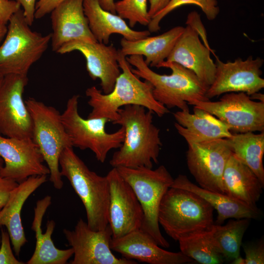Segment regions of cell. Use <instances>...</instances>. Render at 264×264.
<instances>
[{
  "mask_svg": "<svg viewBox=\"0 0 264 264\" xmlns=\"http://www.w3.org/2000/svg\"><path fill=\"white\" fill-rule=\"evenodd\" d=\"M180 252L201 264H221L225 261L214 245L211 229L182 238L178 241Z\"/></svg>",
  "mask_w": 264,
  "mask_h": 264,
  "instance_id": "f546056e",
  "label": "cell"
},
{
  "mask_svg": "<svg viewBox=\"0 0 264 264\" xmlns=\"http://www.w3.org/2000/svg\"><path fill=\"white\" fill-rule=\"evenodd\" d=\"M188 168L199 186L224 193V170L232 153L226 138H219L188 145Z\"/></svg>",
  "mask_w": 264,
  "mask_h": 264,
  "instance_id": "7c38bea8",
  "label": "cell"
},
{
  "mask_svg": "<svg viewBox=\"0 0 264 264\" xmlns=\"http://www.w3.org/2000/svg\"><path fill=\"white\" fill-rule=\"evenodd\" d=\"M232 264H245L244 259L240 256L231 261Z\"/></svg>",
  "mask_w": 264,
  "mask_h": 264,
  "instance_id": "7bdbcfd3",
  "label": "cell"
},
{
  "mask_svg": "<svg viewBox=\"0 0 264 264\" xmlns=\"http://www.w3.org/2000/svg\"><path fill=\"white\" fill-rule=\"evenodd\" d=\"M245 253V264H264V242L261 239L255 242H246L242 244Z\"/></svg>",
  "mask_w": 264,
  "mask_h": 264,
  "instance_id": "d6a6232c",
  "label": "cell"
},
{
  "mask_svg": "<svg viewBox=\"0 0 264 264\" xmlns=\"http://www.w3.org/2000/svg\"><path fill=\"white\" fill-rule=\"evenodd\" d=\"M184 29V27L176 26L161 35L135 41L122 38L120 50L126 57L134 55L144 56V62L148 66L158 68L167 59Z\"/></svg>",
  "mask_w": 264,
  "mask_h": 264,
  "instance_id": "4316f807",
  "label": "cell"
},
{
  "mask_svg": "<svg viewBox=\"0 0 264 264\" xmlns=\"http://www.w3.org/2000/svg\"><path fill=\"white\" fill-rule=\"evenodd\" d=\"M118 62L122 70L112 90L104 94L95 86L87 89L88 104L92 108L88 118H106L112 123L118 117V110L130 105H139L152 111L158 117L169 113V109L155 100L150 82L135 75L126 57L118 50Z\"/></svg>",
  "mask_w": 264,
  "mask_h": 264,
  "instance_id": "7a4b0ae2",
  "label": "cell"
},
{
  "mask_svg": "<svg viewBox=\"0 0 264 264\" xmlns=\"http://www.w3.org/2000/svg\"><path fill=\"white\" fill-rule=\"evenodd\" d=\"M3 166V160L1 158V157L0 156V174L1 170V169Z\"/></svg>",
  "mask_w": 264,
  "mask_h": 264,
  "instance_id": "ee69618b",
  "label": "cell"
},
{
  "mask_svg": "<svg viewBox=\"0 0 264 264\" xmlns=\"http://www.w3.org/2000/svg\"><path fill=\"white\" fill-rule=\"evenodd\" d=\"M7 30V24L0 22V45L2 42L6 34Z\"/></svg>",
  "mask_w": 264,
  "mask_h": 264,
  "instance_id": "60d3db41",
  "label": "cell"
},
{
  "mask_svg": "<svg viewBox=\"0 0 264 264\" xmlns=\"http://www.w3.org/2000/svg\"><path fill=\"white\" fill-rule=\"evenodd\" d=\"M33 123L32 139L49 170V180L58 190L63 188L59 158L63 151L72 147L61 114L52 106L29 97L25 101Z\"/></svg>",
  "mask_w": 264,
  "mask_h": 264,
  "instance_id": "ba28073f",
  "label": "cell"
},
{
  "mask_svg": "<svg viewBox=\"0 0 264 264\" xmlns=\"http://www.w3.org/2000/svg\"><path fill=\"white\" fill-rule=\"evenodd\" d=\"M118 117L112 122L122 127L124 140L110 161L112 167L153 168L158 162L161 147L160 129L153 123L154 113L139 105L120 108Z\"/></svg>",
  "mask_w": 264,
  "mask_h": 264,
  "instance_id": "6da1fadb",
  "label": "cell"
},
{
  "mask_svg": "<svg viewBox=\"0 0 264 264\" xmlns=\"http://www.w3.org/2000/svg\"><path fill=\"white\" fill-rule=\"evenodd\" d=\"M65 0H38L36 4L35 19H40L43 18Z\"/></svg>",
  "mask_w": 264,
  "mask_h": 264,
  "instance_id": "d590c367",
  "label": "cell"
},
{
  "mask_svg": "<svg viewBox=\"0 0 264 264\" xmlns=\"http://www.w3.org/2000/svg\"><path fill=\"white\" fill-rule=\"evenodd\" d=\"M110 247L125 259L150 264H184L194 261L180 251L173 252L162 249L140 229L118 238H112Z\"/></svg>",
  "mask_w": 264,
  "mask_h": 264,
  "instance_id": "ffe728a7",
  "label": "cell"
},
{
  "mask_svg": "<svg viewBox=\"0 0 264 264\" xmlns=\"http://www.w3.org/2000/svg\"><path fill=\"white\" fill-rule=\"evenodd\" d=\"M174 126L187 144L230 137L232 133L227 126L214 115L194 107V113L180 110L173 113Z\"/></svg>",
  "mask_w": 264,
  "mask_h": 264,
  "instance_id": "7402d4cb",
  "label": "cell"
},
{
  "mask_svg": "<svg viewBox=\"0 0 264 264\" xmlns=\"http://www.w3.org/2000/svg\"><path fill=\"white\" fill-rule=\"evenodd\" d=\"M52 50L57 52L73 41L97 42L89 27L84 11L83 0H66L51 13Z\"/></svg>",
  "mask_w": 264,
  "mask_h": 264,
  "instance_id": "d6986e66",
  "label": "cell"
},
{
  "mask_svg": "<svg viewBox=\"0 0 264 264\" xmlns=\"http://www.w3.org/2000/svg\"><path fill=\"white\" fill-rule=\"evenodd\" d=\"M1 209V208H0V212ZM0 241H1V236H0Z\"/></svg>",
  "mask_w": 264,
  "mask_h": 264,
  "instance_id": "bcb514c9",
  "label": "cell"
},
{
  "mask_svg": "<svg viewBox=\"0 0 264 264\" xmlns=\"http://www.w3.org/2000/svg\"><path fill=\"white\" fill-rule=\"evenodd\" d=\"M83 7L90 31L99 43L108 44L113 34L121 35L129 41L143 39L151 34L148 30L132 29L118 15L103 9L99 0H83Z\"/></svg>",
  "mask_w": 264,
  "mask_h": 264,
  "instance_id": "d4e9b609",
  "label": "cell"
},
{
  "mask_svg": "<svg viewBox=\"0 0 264 264\" xmlns=\"http://www.w3.org/2000/svg\"><path fill=\"white\" fill-rule=\"evenodd\" d=\"M0 244V264H24L15 257L11 246V240L7 230L1 229Z\"/></svg>",
  "mask_w": 264,
  "mask_h": 264,
  "instance_id": "836d02e7",
  "label": "cell"
},
{
  "mask_svg": "<svg viewBox=\"0 0 264 264\" xmlns=\"http://www.w3.org/2000/svg\"><path fill=\"white\" fill-rule=\"evenodd\" d=\"M187 4H194L200 7L206 18L210 21L215 19L220 11L217 0H171L164 9L151 18L147 25L148 30L150 33L159 30L160 22L167 15L175 9Z\"/></svg>",
  "mask_w": 264,
  "mask_h": 264,
  "instance_id": "4dcf8cb0",
  "label": "cell"
},
{
  "mask_svg": "<svg viewBox=\"0 0 264 264\" xmlns=\"http://www.w3.org/2000/svg\"><path fill=\"white\" fill-rule=\"evenodd\" d=\"M216 58L215 79L206 93L209 100L229 92H242L250 96L264 88L261 69L264 61L261 57L249 56L244 60L238 58L226 63Z\"/></svg>",
  "mask_w": 264,
  "mask_h": 264,
  "instance_id": "5bb4252c",
  "label": "cell"
},
{
  "mask_svg": "<svg viewBox=\"0 0 264 264\" xmlns=\"http://www.w3.org/2000/svg\"><path fill=\"white\" fill-rule=\"evenodd\" d=\"M214 208L204 198L189 191L171 187L160 202L158 220L173 240L211 229Z\"/></svg>",
  "mask_w": 264,
  "mask_h": 264,
  "instance_id": "5b68a950",
  "label": "cell"
},
{
  "mask_svg": "<svg viewBox=\"0 0 264 264\" xmlns=\"http://www.w3.org/2000/svg\"><path fill=\"white\" fill-rule=\"evenodd\" d=\"M74 51L80 52L84 56L89 76L94 81L100 80L103 93H110L121 73L118 50L112 44L73 41L63 45L57 53L64 54Z\"/></svg>",
  "mask_w": 264,
  "mask_h": 264,
  "instance_id": "ac0fdd59",
  "label": "cell"
},
{
  "mask_svg": "<svg viewBox=\"0 0 264 264\" xmlns=\"http://www.w3.org/2000/svg\"><path fill=\"white\" fill-rule=\"evenodd\" d=\"M18 184L14 180L0 176V208L5 205L11 192Z\"/></svg>",
  "mask_w": 264,
  "mask_h": 264,
  "instance_id": "8d00e7d4",
  "label": "cell"
},
{
  "mask_svg": "<svg viewBox=\"0 0 264 264\" xmlns=\"http://www.w3.org/2000/svg\"><path fill=\"white\" fill-rule=\"evenodd\" d=\"M22 7L27 23L31 26L35 20V7L37 0H15Z\"/></svg>",
  "mask_w": 264,
  "mask_h": 264,
  "instance_id": "74e56055",
  "label": "cell"
},
{
  "mask_svg": "<svg viewBox=\"0 0 264 264\" xmlns=\"http://www.w3.org/2000/svg\"><path fill=\"white\" fill-rule=\"evenodd\" d=\"M0 176L20 183L34 176L49 175L47 166L32 138L8 137L0 133Z\"/></svg>",
  "mask_w": 264,
  "mask_h": 264,
  "instance_id": "e0dca14e",
  "label": "cell"
},
{
  "mask_svg": "<svg viewBox=\"0 0 264 264\" xmlns=\"http://www.w3.org/2000/svg\"><path fill=\"white\" fill-rule=\"evenodd\" d=\"M116 14L129 21V26L133 27L137 23L147 26L151 18L148 14L147 0H121L115 2Z\"/></svg>",
  "mask_w": 264,
  "mask_h": 264,
  "instance_id": "1f68e13d",
  "label": "cell"
},
{
  "mask_svg": "<svg viewBox=\"0 0 264 264\" xmlns=\"http://www.w3.org/2000/svg\"><path fill=\"white\" fill-rule=\"evenodd\" d=\"M46 180V175L34 176L19 183L0 210V227H6L16 256H19L21 248L27 242L21 218L23 205L28 197Z\"/></svg>",
  "mask_w": 264,
  "mask_h": 264,
  "instance_id": "44dd1931",
  "label": "cell"
},
{
  "mask_svg": "<svg viewBox=\"0 0 264 264\" xmlns=\"http://www.w3.org/2000/svg\"><path fill=\"white\" fill-rule=\"evenodd\" d=\"M64 234L73 251L70 264H136L135 260L116 257L110 243L112 230L109 224L103 230L91 229L80 219L73 230L64 229Z\"/></svg>",
  "mask_w": 264,
  "mask_h": 264,
  "instance_id": "9a60e30c",
  "label": "cell"
},
{
  "mask_svg": "<svg viewBox=\"0 0 264 264\" xmlns=\"http://www.w3.org/2000/svg\"><path fill=\"white\" fill-rule=\"evenodd\" d=\"M51 203V197L46 196L36 203L31 228L35 233L34 251L27 264H66L73 255L71 248L60 249L54 244L51 236L55 227L53 220H48L43 233L42 223L45 213Z\"/></svg>",
  "mask_w": 264,
  "mask_h": 264,
  "instance_id": "cb8c5ba5",
  "label": "cell"
},
{
  "mask_svg": "<svg viewBox=\"0 0 264 264\" xmlns=\"http://www.w3.org/2000/svg\"><path fill=\"white\" fill-rule=\"evenodd\" d=\"M186 24L165 61L176 63L192 71L208 88L214 80L216 67L210 56V48L203 44L199 37L208 44L200 15L196 11L190 12Z\"/></svg>",
  "mask_w": 264,
  "mask_h": 264,
  "instance_id": "30bf717a",
  "label": "cell"
},
{
  "mask_svg": "<svg viewBox=\"0 0 264 264\" xmlns=\"http://www.w3.org/2000/svg\"><path fill=\"white\" fill-rule=\"evenodd\" d=\"M101 7L111 13L116 14L114 0H99Z\"/></svg>",
  "mask_w": 264,
  "mask_h": 264,
  "instance_id": "ab89813d",
  "label": "cell"
},
{
  "mask_svg": "<svg viewBox=\"0 0 264 264\" xmlns=\"http://www.w3.org/2000/svg\"><path fill=\"white\" fill-rule=\"evenodd\" d=\"M4 76V75L0 73V86L2 83Z\"/></svg>",
  "mask_w": 264,
  "mask_h": 264,
  "instance_id": "f6af8a7d",
  "label": "cell"
},
{
  "mask_svg": "<svg viewBox=\"0 0 264 264\" xmlns=\"http://www.w3.org/2000/svg\"><path fill=\"white\" fill-rule=\"evenodd\" d=\"M250 221L247 218L231 219L224 225H213L212 242L225 261H232L240 256L242 238Z\"/></svg>",
  "mask_w": 264,
  "mask_h": 264,
  "instance_id": "f1b7e54d",
  "label": "cell"
},
{
  "mask_svg": "<svg viewBox=\"0 0 264 264\" xmlns=\"http://www.w3.org/2000/svg\"><path fill=\"white\" fill-rule=\"evenodd\" d=\"M171 0H149L150 6L148 14L152 18L155 14L164 9Z\"/></svg>",
  "mask_w": 264,
  "mask_h": 264,
  "instance_id": "f35d334b",
  "label": "cell"
},
{
  "mask_svg": "<svg viewBox=\"0 0 264 264\" xmlns=\"http://www.w3.org/2000/svg\"><path fill=\"white\" fill-rule=\"evenodd\" d=\"M193 106L214 115L231 133L264 132V102L253 100L244 92L226 93L217 101H201Z\"/></svg>",
  "mask_w": 264,
  "mask_h": 264,
  "instance_id": "8fae6325",
  "label": "cell"
},
{
  "mask_svg": "<svg viewBox=\"0 0 264 264\" xmlns=\"http://www.w3.org/2000/svg\"><path fill=\"white\" fill-rule=\"evenodd\" d=\"M226 139L232 154L249 168L264 185V132L232 133Z\"/></svg>",
  "mask_w": 264,
  "mask_h": 264,
  "instance_id": "83f0119b",
  "label": "cell"
},
{
  "mask_svg": "<svg viewBox=\"0 0 264 264\" xmlns=\"http://www.w3.org/2000/svg\"><path fill=\"white\" fill-rule=\"evenodd\" d=\"M116 168L131 185L141 205L143 218L140 229L160 247H169V243L160 232L158 220L160 202L174 179L168 170L163 165L154 170L146 167Z\"/></svg>",
  "mask_w": 264,
  "mask_h": 264,
  "instance_id": "52a82bcc",
  "label": "cell"
},
{
  "mask_svg": "<svg viewBox=\"0 0 264 264\" xmlns=\"http://www.w3.org/2000/svg\"><path fill=\"white\" fill-rule=\"evenodd\" d=\"M126 60L135 67L131 68L135 75L151 83L154 98L168 109L176 107L189 110L188 105L209 100L206 96L208 88L192 71L176 63L162 62L158 68H169L172 71L163 75L152 70L141 55H131Z\"/></svg>",
  "mask_w": 264,
  "mask_h": 264,
  "instance_id": "3957f363",
  "label": "cell"
},
{
  "mask_svg": "<svg viewBox=\"0 0 264 264\" xmlns=\"http://www.w3.org/2000/svg\"><path fill=\"white\" fill-rule=\"evenodd\" d=\"M106 176L110 187L109 224L112 238L116 239L140 229L143 212L133 190L116 168Z\"/></svg>",
  "mask_w": 264,
  "mask_h": 264,
  "instance_id": "2e32d148",
  "label": "cell"
},
{
  "mask_svg": "<svg viewBox=\"0 0 264 264\" xmlns=\"http://www.w3.org/2000/svg\"><path fill=\"white\" fill-rule=\"evenodd\" d=\"M27 75H5L0 86V133L8 137L32 138L33 123L23 99Z\"/></svg>",
  "mask_w": 264,
  "mask_h": 264,
  "instance_id": "4fadbf2b",
  "label": "cell"
},
{
  "mask_svg": "<svg viewBox=\"0 0 264 264\" xmlns=\"http://www.w3.org/2000/svg\"><path fill=\"white\" fill-rule=\"evenodd\" d=\"M21 8L10 19L6 34L0 45V73L27 75L31 66L47 50L51 33L33 31Z\"/></svg>",
  "mask_w": 264,
  "mask_h": 264,
  "instance_id": "8992f818",
  "label": "cell"
},
{
  "mask_svg": "<svg viewBox=\"0 0 264 264\" xmlns=\"http://www.w3.org/2000/svg\"><path fill=\"white\" fill-rule=\"evenodd\" d=\"M79 97V95H74L68 100L65 110L61 114L62 123L73 147L89 149L98 161L104 163L111 150L121 147L124 129L121 127L109 133L106 131V124L110 122L108 119L83 118L78 111Z\"/></svg>",
  "mask_w": 264,
  "mask_h": 264,
  "instance_id": "9c48e42d",
  "label": "cell"
},
{
  "mask_svg": "<svg viewBox=\"0 0 264 264\" xmlns=\"http://www.w3.org/2000/svg\"><path fill=\"white\" fill-rule=\"evenodd\" d=\"M60 173L69 181L86 210L87 224L94 231L109 225L110 187L107 176L91 171L74 152L65 149L59 158Z\"/></svg>",
  "mask_w": 264,
  "mask_h": 264,
  "instance_id": "277c9868",
  "label": "cell"
},
{
  "mask_svg": "<svg viewBox=\"0 0 264 264\" xmlns=\"http://www.w3.org/2000/svg\"><path fill=\"white\" fill-rule=\"evenodd\" d=\"M225 194L251 206H256L263 185L256 175L232 154L223 175Z\"/></svg>",
  "mask_w": 264,
  "mask_h": 264,
  "instance_id": "484cf974",
  "label": "cell"
},
{
  "mask_svg": "<svg viewBox=\"0 0 264 264\" xmlns=\"http://www.w3.org/2000/svg\"><path fill=\"white\" fill-rule=\"evenodd\" d=\"M21 8L15 0H0V22L7 24L12 16Z\"/></svg>",
  "mask_w": 264,
  "mask_h": 264,
  "instance_id": "e575fe53",
  "label": "cell"
},
{
  "mask_svg": "<svg viewBox=\"0 0 264 264\" xmlns=\"http://www.w3.org/2000/svg\"><path fill=\"white\" fill-rule=\"evenodd\" d=\"M250 98L253 100H258V101L264 102V95L259 92L255 93L249 96Z\"/></svg>",
  "mask_w": 264,
  "mask_h": 264,
  "instance_id": "b9f144b4",
  "label": "cell"
},
{
  "mask_svg": "<svg viewBox=\"0 0 264 264\" xmlns=\"http://www.w3.org/2000/svg\"><path fill=\"white\" fill-rule=\"evenodd\" d=\"M171 187L185 189L197 194L207 201L218 213L215 224L221 225L228 219L247 218L259 220L263 214L257 206H251L225 194L203 189L192 182L184 175H179Z\"/></svg>",
  "mask_w": 264,
  "mask_h": 264,
  "instance_id": "603a6c76",
  "label": "cell"
}]
</instances>
